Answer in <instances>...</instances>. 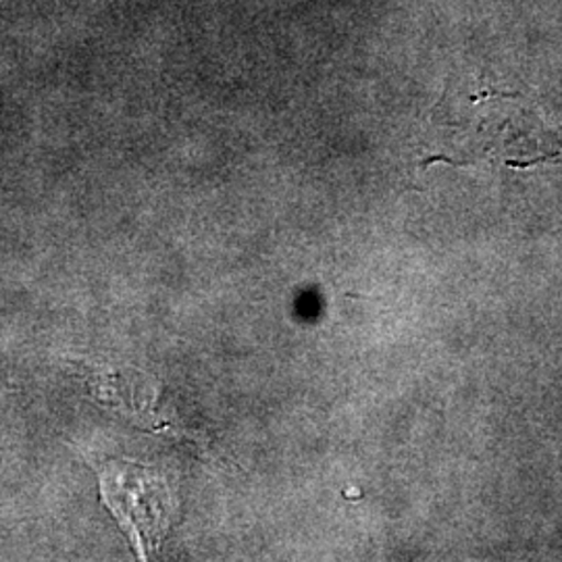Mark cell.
Segmentation results:
<instances>
[{
  "instance_id": "6da1fadb",
  "label": "cell",
  "mask_w": 562,
  "mask_h": 562,
  "mask_svg": "<svg viewBox=\"0 0 562 562\" xmlns=\"http://www.w3.org/2000/svg\"><path fill=\"white\" fill-rule=\"evenodd\" d=\"M102 492L115 515L140 538V550H153L165 529L161 503H167V490L161 480L142 467L130 469V464H123V469H111L102 475Z\"/></svg>"
}]
</instances>
